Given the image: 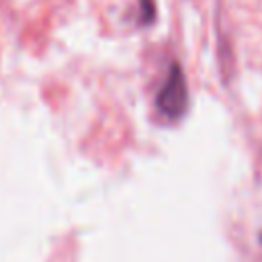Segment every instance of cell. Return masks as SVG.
<instances>
[{"instance_id": "cell-1", "label": "cell", "mask_w": 262, "mask_h": 262, "mask_svg": "<svg viewBox=\"0 0 262 262\" xmlns=\"http://www.w3.org/2000/svg\"><path fill=\"white\" fill-rule=\"evenodd\" d=\"M156 106L158 111L168 119V121H178L186 108H188V86L186 78L182 74V68L178 63H172L166 80L162 82L158 96H156Z\"/></svg>"}]
</instances>
